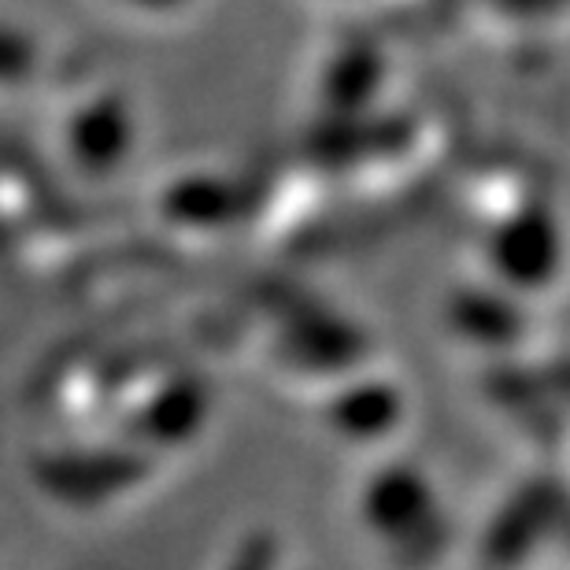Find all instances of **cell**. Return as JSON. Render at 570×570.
<instances>
[{
	"mask_svg": "<svg viewBox=\"0 0 570 570\" xmlns=\"http://www.w3.org/2000/svg\"><path fill=\"white\" fill-rule=\"evenodd\" d=\"M552 256H556V237L541 219H522L515 226H508L500 234L497 245V259L500 267L511 271L519 282H538L552 271Z\"/></svg>",
	"mask_w": 570,
	"mask_h": 570,
	"instance_id": "obj_1",
	"label": "cell"
},
{
	"mask_svg": "<svg viewBox=\"0 0 570 570\" xmlns=\"http://www.w3.org/2000/svg\"><path fill=\"white\" fill-rule=\"evenodd\" d=\"M371 511H374V519L385 522V527H404L407 519L415 522L426 511V489L419 485V478L390 474L374 485Z\"/></svg>",
	"mask_w": 570,
	"mask_h": 570,
	"instance_id": "obj_2",
	"label": "cell"
}]
</instances>
